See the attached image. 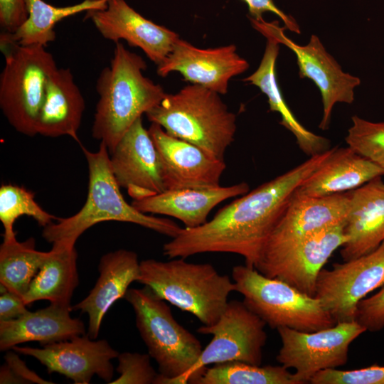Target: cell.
<instances>
[{
  "label": "cell",
  "instance_id": "cell-40",
  "mask_svg": "<svg viewBox=\"0 0 384 384\" xmlns=\"http://www.w3.org/2000/svg\"><path fill=\"white\" fill-rule=\"evenodd\" d=\"M91 1H100V0H91Z\"/></svg>",
  "mask_w": 384,
  "mask_h": 384
},
{
  "label": "cell",
  "instance_id": "cell-25",
  "mask_svg": "<svg viewBox=\"0 0 384 384\" xmlns=\"http://www.w3.org/2000/svg\"><path fill=\"white\" fill-rule=\"evenodd\" d=\"M85 108L83 95L71 70L57 68L47 82L37 134L48 137L69 136L80 143L78 132Z\"/></svg>",
  "mask_w": 384,
  "mask_h": 384
},
{
  "label": "cell",
  "instance_id": "cell-2",
  "mask_svg": "<svg viewBox=\"0 0 384 384\" xmlns=\"http://www.w3.org/2000/svg\"><path fill=\"white\" fill-rule=\"evenodd\" d=\"M146 63L139 55L115 43L109 66L96 82L99 96L92 127V137L110 154L125 132L166 95L163 87L144 75Z\"/></svg>",
  "mask_w": 384,
  "mask_h": 384
},
{
  "label": "cell",
  "instance_id": "cell-33",
  "mask_svg": "<svg viewBox=\"0 0 384 384\" xmlns=\"http://www.w3.org/2000/svg\"><path fill=\"white\" fill-rule=\"evenodd\" d=\"M149 353L123 352L117 356L119 376L112 384H155L159 375L151 364Z\"/></svg>",
  "mask_w": 384,
  "mask_h": 384
},
{
  "label": "cell",
  "instance_id": "cell-21",
  "mask_svg": "<svg viewBox=\"0 0 384 384\" xmlns=\"http://www.w3.org/2000/svg\"><path fill=\"white\" fill-rule=\"evenodd\" d=\"M340 255L347 261L366 255L384 241V182L375 178L351 191Z\"/></svg>",
  "mask_w": 384,
  "mask_h": 384
},
{
  "label": "cell",
  "instance_id": "cell-3",
  "mask_svg": "<svg viewBox=\"0 0 384 384\" xmlns=\"http://www.w3.org/2000/svg\"><path fill=\"white\" fill-rule=\"evenodd\" d=\"M88 168L86 201L75 215L58 218L43 228V238L53 244L75 245L79 237L97 223L119 221L137 224L173 238L181 228L174 221L144 213L128 203L123 197L110 164V153L100 142L97 151L80 144Z\"/></svg>",
  "mask_w": 384,
  "mask_h": 384
},
{
  "label": "cell",
  "instance_id": "cell-10",
  "mask_svg": "<svg viewBox=\"0 0 384 384\" xmlns=\"http://www.w3.org/2000/svg\"><path fill=\"white\" fill-rule=\"evenodd\" d=\"M277 331L281 347L276 360L284 367L293 368L300 384L309 383L321 370L346 365L350 345L366 331L356 320L312 332L287 327Z\"/></svg>",
  "mask_w": 384,
  "mask_h": 384
},
{
  "label": "cell",
  "instance_id": "cell-27",
  "mask_svg": "<svg viewBox=\"0 0 384 384\" xmlns=\"http://www.w3.org/2000/svg\"><path fill=\"white\" fill-rule=\"evenodd\" d=\"M77 260L75 245L53 244L23 297L24 302L28 305L48 300L50 304L70 306L79 283Z\"/></svg>",
  "mask_w": 384,
  "mask_h": 384
},
{
  "label": "cell",
  "instance_id": "cell-7",
  "mask_svg": "<svg viewBox=\"0 0 384 384\" xmlns=\"http://www.w3.org/2000/svg\"><path fill=\"white\" fill-rule=\"evenodd\" d=\"M231 277L246 306L271 329L287 327L312 332L336 324L315 296L281 279L266 277L255 267L235 266Z\"/></svg>",
  "mask_w": 384,
  "mask_h": 384
},
{
  "label": "cell",
  "instance_id": "cell-38",
  "mask_svg": "<svg viewBox=\"0 0 384 384\" xmlns=\"http://www.w3.org/2000/svg\"><path fill=\"white\" fill-rule=\"evenodd\" d=\"M248 6L249 14L251 18L260 21L262 18V14L266 11H271L279 17L284 22V27L296 33H301L299 26L296 21L291 16L285 14L277 8L273 0H242Z\"/></svg>",
  "mask_w": 384,
  "mask_h": 384
},
{
  "label": "cell",
  "instance_id": "cell-24",
  "mask_svg": "<svg viewBox=\"0 0 384 384\" xmlns=\"http://www.w3.org/2000/svg\"><path fill=\"white\" fill-rule=\"evenodd\" d=\"M72 310L71 306L50 304L18 318L0 321V350L31 341L43 346L85 334L84 323L70 316Z\"/></svg>",
  "mask_w": 384,
  "mask_h": 384
},
{
  "label": "cell",
  "instance_id": "cell-26",
  "mask_svg": "<svg viewBox=\"0 0 384 384\" xmlns=\"http://www.w3.org/2000/svg\"><path fill=\"white\" fill-rule=\"evenodd\" d=\"M267 43L258 68L243 79L258 87L267 97L270 110L281 116L280 124L295 137L301 150L309 156L321 154L330 149L329 140L306 129L295 117L282 94L275 73V64L279 54V43L272 36H265Z\"/></svg>",
  "mask_w": 384,
  "mask_h": 384
},
{
  "label": "cell",
  "instance_id": "cell-28",
  "mask_svg": "<svg viewBox=\"0 0 384 384\" xmlns=\"http://www.w3.org/2000/svg\"><path fill=\"white\" fill-rule=\"evenodd\" d=\"M108 0L82 1L70 6H55L43 0H26L28 17L13 33H2L0 41L21 46H46L55 40L54 28L64 18L90 10L107 7Z\"/></svg>",
  "mask_w": 384,
  "mask_h": 384
},
{
  "label": "cell",
  "instance_id": "cell-36",
  "mask_svg": "<svg viewBox=\"0 0 384 384\" xmlns=\"http://www.w3.org/2000/svg\"><path fill=\"white\" fill-rule=\"evenodd\" d=\"M5 355V363L0 369V383H53L46 380L33 370H30L26 363L20 359L18 353L12 350Z\"/></svg>",
  "mask_w": 384,
  "mask_h": 384
},
{
  "label": "cell",
  "instance_id": "cell-22",
  "mask_svg": "<svg viewBox=\"0 0 384 384\" xmlns=\"http://www.w3.org/2000/svg\"><path fill=\"white\" fill-rule=\"evenodd\" d=\"M249 191L245 182L210 188L167 190L131 203L144 213L171 216L181 220L186 228H196L208 221L209 213L219 203Z\"/></svg>",
  "mask_w": 384,
  "mask_h": 384
},
{
  "label": "cell",
  "instance_id": "cell-4",
  "mask_svg": "<svg viewBox=\"0 0 384 384\" xmlns=\"http://www.w3.org/2000/svg\"><path fill=\"white\" fill-rule=\"evenodd\" d=\"M138 282L176 307L194 315L205 326L215 324L225 309L233 279L209 263H192L186 258L140 262Z\"/></svg>",
  "mask_w": 384,
  "mask_h": 384
},
{
  "label": "cell",
  "instance_id": "cell-18",
  "mask_svg": "<svg viewBox=\"0 0 384 384\" xmlns=\"http://www.w3.org/2000/svg\"><path fill=\"white\" fill-rule=\"evenodd\" d=\"M148 130L163 162L166 191L220 186V178L226 169L224 159L171 136L156 123L151 122Z\"/></svg>",
  "mask_w": 384,
  "mask_h": 384
},
{
  "label": "cell",
  "instance_id": "cell-20",
  "mask_svg": "<svg viewBox=\"0 0 384 384\" xmlns=\"http://www.w3.org/2000/svg\"><path fill=\"white\" fill-rule=\"evenodd\" d=\"M99 277L89 294L72 306L88 316L87 335L96 339L102 319L112 304L124 297L129 286L138 280L140 262L136 252L119 249L104 255L98 265Z\"/></svg>",
  "mask_w": 384,
  "mask_h": 384
},
{
  "label": "cell",
  "instance_id": "cell-32",
  "mask_svg": "<svg viewBox=\"0 0 384 384\" xmlns=\"http://www.w3.org/2000/svg\"><path fill=\"white\" fill-rule=\"evenodd\" d=\"M351 121L345 138L348 146L384 169V122H374L356 115Z\"/></svg>",
  "mask_w": 384,
  "mask_h": 384
},
{
  "label": "cell",
  "instance_id": "cell-30",
  "mask_svg": "<svg viewBox=\"0 0 384 384\" xmlns=\"http://www.w3.org/2000/svg\"><path fill=\"white\" fill-rule=\"evenodd\" d=\"M196 384H300L282 365L265 366L228 361L207 368Z\"/></svg>",
  "mask_w": 384,
  "mask_h": 384
},
{
  "label": "cell",
  "instance_id": "cell-6",
  "mask_svg": "<svg viewBox=\"0 0 384 384\" xmlns=\"http://www.w3.org/2000/svg\"><path fill=\"white\" fill-rule=\"evenodd\" d=\"M124 298L134 310L148 353L158 365L155 384H167L188 372L203 349L198 338L175 319L166 301L148 287L129 289Z\"/></svg>",
  "mask_w": 384,
  "mask_h": 384
},
{
  "label": "cell",
  "instance_id": "cell-34",
  "mask_svg": "<svg viewBox=\"0 0 384 384\" xmlns=\"http://www.w3.org/2000/svg\"><path fill=\"white\" fill-rule=\"evenodd\" d=\"M311 384H384V366L354 370L328 369L317 373Z\"/></svg>",
  "mask_w": 384,
  "mask_h": 384
},
{
  "label": "cell",
  "instance_id": "cell-37",
  "mask_svg": "<svg viewBox=\"0 0 384 384\" xmlns=\"http://www.w3.org/2000/svg\"><path fill=\"white\" fill-rule=\"evenodd\" d=\"M27 17L26 0H0V26L2 33H14Z\"/></svg>",
  "mask_w": 384,
  "mask_h": 384
},
{
  "label": "cell",
  "instance_id": "cell-31",
  "mask_svg": "<svg viewBox=\"0 0 384 384\" xmlns=\"http://www.w3.org/2000/svg\"><path fill=\"white\" fill-rule=\"evenodd\" d=\"M22 215L33 218L43 228L52 223L53 219H58L38 204L33 192L16 185H1L0 220L4 228L3 241L16 240L14 224Z\"/></svg>",
  "mask_w": 384,
  "mask_h": 384
},
{
  "label": "cell",
  "instance_id": "cell-8",
  "mask_svg": "<svg viewBox=\"0 0 384 384\" xmlns=\"http://www.w3.org/2000/svg\"><path fill=\"white\" fill-rule=\"evenodd\" d=\"M0 43L5 56L0 75V108L15 130L33 137L48 80L58 68L55 60L43 46Z\"/></svg>",
  "mask_w": 384,
  "mask_h": 384
},
{
  "label": "cell",
  "instance_id": "cell-35",
  "mask_svg": "<svg viewBox=\"0 0 384 384\" xmlns=\"http://www.w3.org/2000/svg\"><path fill=\"white\" fill-rule=\"evenodd\" d=\"M356 321L366 331L370 332L384 329V284L375 294L360 301L357 305Z\"/></svg>",
  "mask_w": 384,
  "mask_h": 384
},
{
  "label": "cell",
  "instance_id": "cell-13",
  "mask_svg": "<svg viewBox=\"0 0 384 384\" xmlns=\"http://www.w3.org/2000/svg\"><path fill=\"white\" fill-rule=\"evenodd\" d=\"M250 19L253 27L262 35L273 37L294 52L300 78L311 80L320 90L323 116L319 127L321 130L327 129L335 104H351L354 101V90L361 84L360 78L344 72L318 36L312 35L306 45L301 46L285 35L286 28L280 27L277 21L269 23L263 19Z\"/></svg>",
  "mask_w": 384,
  "mask_h": 384
},
{
  "label": "cell",
  "instance_id": "cell-9",
  "mask_svg": "<svg viewBox=\"0 0 384 384\" xmlns=\"http://www.w3.org/2000/svg\"><path fill=\"white\" fill-rule=\"evenodd\" d=\"M265 322L244 302L228 301L218 321L197 329L201 334L213 336L193 367L167 384L196 383L208 365L240 361L260 366L267 335Z\"/></svg>",
  "mask_w": 384,
  "mask_h": 384
},
{
  "label": "cell",
  "instance_id": "cell-11",
  "mask_svg": "<svg viewBox=\"0 0 384 384\" xmlns=\"http://www.w3.org/2000/svg\"><path fill=\"white\" fill-rule=\"evenodd\" d=\"M346 224L331 226L302 238L265 248L255 268L315 296L319 272L332 254L346 242Z\"/></svg>",
  "mask_w": 384,
  "mask_h": 384
},
{
  "label": "cell",
  "instance_id": "cell-12",
  "mask_svg": "<svg viewBox=\"0 0 384 384\" xmlns=\"http://www.w3.org/2000/svg\"><path fill=\"white\" fill-rule=\"evenodd\" d=\"M384 284V241L360 257L323 268L315 297L336 323L356 320L357 305Z\"/></svg>",
  "mask_w": 384,
  "mask_h": 384
},
{
  "label": "cell",
  "instance_id": "cell-1",
  "mask_svg": "<svg viewBox=\"0 0 384 384\" xmlns=\"http://www.w3.org/2000/svg\"><path fill=\"white\" fill-rule=\"evenodd\" d=\"M331 148L267 181L219 210L196 228H181L163 245L169 259L206 252L240 255L255 267L263 248L299 186L326 160Z\"/></svg>",
  "mask_w": 384,
  "mask_h": 384
},
{
  "label": "cell",
  "instance_id": "cell-14",
  "mask_svg": "<svg viewBox=\"0 0 384 384\" xmlns=\"http://www.w3.org/2000/svg\"><path fill=\"white\" fill-rule=\"evenodd\" d=\"M110 154V167L118 185L133 200L166 191L163 162L142 117L134 122Z\"/></svg>",
  "mask_w": 384,
  "mask_h": 384
},
{
  "label": "cell",
  "instance_id": "cell-19",
  "mask_svg": "<svg viewBox=\"0 0 384 384\" xmlns=\"http://www.w3.org/2000/svg\"><path fill=\"white\" fill-rule=\"evenodd\" d=\"M351 191L322 197L294 193L263 250L287 243L325 228L346 224Z\"/></svg>",
  "mask_w": 384,
  "mask_h": 384
},
{
  "label": "cell",
  "instance_id": "cell-16",
  "mask_svg": "<svg viewBox=\"0 0 384 384\" xmlns=\"http://www.w3.org/2000/svg\"><path fill=\"white\" fill-rule=\"evenodd\" d=\"M236 50L235 45L198 48L179 38L168 56L157 65L156 73L164 78L171 72H178L192 84L225 95L229 80L249 68L248 62Z\"/></svg>",
  "mask_w": 384,
  "mask_h": 384
},
{
  "label": "cell",
  "instance_id": "cell-23",
  "mask_svg": "<svg viewBox=\"0 0 384 384\" xmlns=\"http://www.w3.org/2000/svg\"><path fill=\"white\" fill-rule=\"evenodd\" d=\"M384 176V169L349 146H335L321 165L297 188L294 194L322 197L353 191Z\"/></svg>",
  "mask_w": 384,
  "mask_h": 384
},
{
  "label": "cell",
  "instance_id": "cell-29",
  "mask_svg": "<svg viewBox=\"0 0 384 384\" xmlns=\"http://www.w3.org/2000/svg\"><path fill=\"white\" fill-rule=\"evenodd\" d=\"M47 252L36 249L35 240L3 241L0 246V284L23 297Z\"/></svg>",
  "mask_w": 384,
  "mask_h": 384
},
{
  "label": "cell",
  "instance_id": "cell-15",
  "mask_svg": "<svg viewBox=\"0 0 384 384\" xmlns=\"http://www.w3.org/2000/svg\"><path fill=\"white\" fill-rule=\"evenodd\" d=\"M42 346H16L11 350L33 357L46 367L48 373H60L75 384H88L95 375L106 383L112 381L111 361L117 358L119 353L107 341H96L83 334Z\"/></svg>",
  "mask_w": 384,
  "mask_h": 384
},
{
  "label": "cell",
  "instance_id": "cell-17",
  "mask_svg": "<svg viewBox=\"0 0 384 384\" xmlns=\"http://www.w3.org/2000/svg\"><path fill=\"white\" fill-rule=\"evenodd\" d=\"M102 36L114 43L126 41L141 48L156 65L161 64L179 38L175 32L144 18L125 0H108L107 7L86 12Z\"/></svg>",
  "mask_w": 384,
  "mask_h": 384
},
{
  "label": "cell",
  "instance_id": "cell-39",
  "mask_svg": "<svg viewBox=\"0 0 384 384\" xmlns=\"http://www.w3.org/2000/svg\"><path fill=\"white\" fill-rule=\"evenodd\" d=\"M20 296L6 291L0 296V321L11 320L24 314L28 310Z\"/></svg>",
  "mask_w": 384,
  "mask_h": 384
},
{
  "label": "cell",
  "instance_id": "cell-5",
  "mask_svg": "<svg viewBox=\"0 0 384 384\" xmlns=\"http://www.w3.org/2000/svg\"><path fill=\"white\" fill-rule=\"evenodd\" d=\"M219 95L201 85H189L175 94H166L146 114L171 136L224 159L234 140L236 117Z\"/></svg>",
  "mask_w": 384,
  "mask_h": 384
}]
</instances>
